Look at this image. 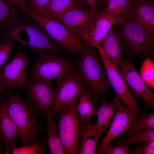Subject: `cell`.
Masks as SVG:
<instances>
[{"label":"cell","instance_id":"obj_26","mask_svg":"<svg viewBox=\"0 0 154 154\" xmlns=\"http://www.w3.org/2000/svg\"><path fill=\"white\" fill-rule=\"evenodd\" d=\"M138 122L133 124L127 131L119 135L118 139L123 137L135 132L140 131L154 128V111L145 115L139 116Z\"/></svg>","mask_w":154,"mask_h":154},{"label":"cell","instance_id":"obj_27","mask_svg":"<svg viewBox=\"0 0 154 154\" xmlns=\"http://www.w3.org/2000/svg\"><path fill=\"white\" fill-rule=\"evenodd\" d=\"M46 137L37 140L26 146L17 147L11 153L13 154H44Z\"/></svg>","mask_w":154,"mask_h":154},{"label":"cell","instance_id":"obj_28","mask_svg":"<svg viewBox=\"0 0 154 154\" xmlns=\"http://www.w3.org/2000/svg\"><path fill=\"white\" fill-rule=\"evenodd\" d=\"M123 138L121 141L129 145L140 142L154 141V128L136 132Z\"/></svg>","mask_w":154,"mask_h":154},{"label":"cell","instance_id":"obj_1","mask_svg":"<svg viewBox=\"0 0 154 154\" xmlns=\"http://www.w3.org/2000/svg\"><path fill=\"white\" fill-rule=\"evenodd\" d=\"M11 90L5 93L7 110L19 131L21 146H27L38 139V133H45L46 130H44L40 124V116L28 100Z\"/></svg>","mask_w":154,"mask_h":154},{"label":"cell","instance_id":"obj_36","mask_svg":"<svg viewBox=\"0 0 154 154\" xmlns=\"http://www.w3.org/2000/svg\"><path fill=\"white\" fill-rule=\"evenodd\" d=\"M10 85L5 83H0V95L5 93L8 90L13 89Z\"/></svg>","mask_w":154,"mask_h":154},{"label":"cell","instance_id":"obj_4","mask_svg":"<svg viewBox=\"0 0 154 154\" xmlns=\"http://www.w3.org/2000/svg\"><path fill=\"white\" fill-rule=\"evenodd\" d=\"M115 28L121 40L123 52L133 55L146 54L153 49L154 36L128 13Z\"/></svg>","mask_w":154,"mask_h":154},{"label":"cell","instance_id":"obj_41","mask_svg":"<svg viewBox=\"0 0 154 154\" xmlns=\"http://www.w3.org/2000/svg\"><path fill=\"white\" fill-rule=\"evenodd\" d=\"M29 0H26V3H27L28 1H29Z\"/></svg>","mask_w":154,"mask_h":154},{"label":"cell","instance_id":"obj_22","mask_svg":"<svg viewBox=\"0 0 154 154\" xmlns=\"http://www.w3.org/2000/svg\"><path fill=\"white\" fill-rule=\"evenodd\" d=\"M78 0H51L40 14L42 16L56 19L68 11L80 7Z\"/></svg>","mask_w":154,"mask_h":154},{"label":"cell","instance_id":"obj_37","mask_svg":"<svg viewBox=\"0 0 154 154\" xmlns=\"http://www.w3.org/2000/svg\"><path fill=\"white\" fill-rule=\"evenodd\" d=\"M6 40L1 33L0 34V46L4 43Z\"/></svg>","mask_w":154,"mask_h":154},{"label":"cell","instance_id":"obj_15","mask_svg":"<svg viewBox=\"0 0 154 154\" xmlns=\"http://www.w3.org/2000/svg\"><path fill=\"white\" fill-rule=\"evenodd\" d=\"M7 98L0 100V141L5 147V154H9L17 147L16 139L20 137L19 130L9 115Z\"/></svg>","mask_w":154,"mask_h":154},{"label":"cell","instance_id":"obj_23","mask_svg":"<svg viewBox=\"0 0 154 154\" xmlns=\"http://www.w3.org/2000/svg\"><path fill=\"white\" fill-rule=\"evenodd\" d=\"M120 102L113 100L112 102H108L104 100L100 102V107L96 110L97 120L95 124V127L98 130L104 131L110 126L112 118Z\"/></svg>","mask_w":154,"mask_h":154},{"label":"cell","instance_id":"obj_5","mask_svg":"<svg viewBox=\"0 0 154 154\" xmlns=\"http://www.w3.org/2000/svg\"><path fill=\"white\" fill-rule=\"evenodd\" d=\"M55 53L47 51L35 53L34 64L27 74V80H54L56 84L74 71L73 65L70 60Z\"/></svg>","mask_w":154,"mask_h":154},{"label":"cell","instance_id":"obj_20","mask_svg":"<svg viewBox=\"0 0 154 154\" xmlns=\"http://www.w3.org/2000/svg\"><path fill=\"white\" fill-rule=\"evenodd\" d=\"M17 6L6 0H0V31L3 33L16 27L20 19Z\"/></svg>","mask_w":154,"mask_h":154},{"label":"cell","instance_id":"obj_6","mask_svg":"<svg viewBox=\"0 0 154 154\" xmlns=\"http://www.w3.org/2000/svg\"><path fill=\"white\" fill-rule=\"evenodd\" d=\"M77 105L76 101L62 108L56 114V128L65 154H77L80 145L82 123L78 115Z\"/></svg>","mask_w":154,"mask_h":154},{"label":"cell","instance_id":"obj_18","mask_svg":"<svg viewBox=\"0 0 154 154\" xmlns=\"http://www.w3.org/2000/svg\"><path fill=\"white\" fill-rule=\"evenodd\" d=\"M95 124L90 121L82 124V137L77 154H95L98 140L104 131L98 130Z\"/></svg>","mask_w":154,"mask_h":154},{"label":"cell","instance_id":"obj_32","mask_svg":"<svg viewBox=\"0 0 154 154\" xmlns=\"http://www.w3.org/2000/svg\"><path fill=\"white\" fill-rule=\"evenodd\" d=\"M12 39H8L0 46V68L5 63L11 51L15 46Z\"/></svg>","mask_w":154,"mask_h":154},{"label":"cell","instance_id":"obj_19","mask_svg":"<svg viewBox=\"0 0 154 154\" xmlns=\"http://www.w3.org/2000/svg\"><path fill=\"white\" fill-rule=\"evenodd\" d=\"M77 106L80 120L82 124L90 121L92 115L96 114L97 106L88 87L84 83Z\"/></svg>","mask_w":154,"mask_h":154},{"label":"cell","instance_id":"obj_34","mask_svg":"<svg viewBox=\"0 0 154 154\" xmlns=\"http://www.w3.org/2000/svg\"><path fill=\"white\" fill-rule=\"evenodd\" d=\"M90 8V11L94 14L99 13V8L97 0H84Z\"/></svg>","mask_w":154,"mask_h":154},{"label":"cell","instance_id":"obj_14","mask_svg":"<svg viewBox=\"0 0 154 154\" xmlns=\"http://www.w3.org/2000/svg\"><path fill=\"white\" fill-rule=\"evenodd\" d=\"M116 109L110 129L103 138L95 154H100L114 139L127 131L131 126L137 123L139 120V116L132 114L125 105L120 101Z\"/></svg>","mask_w":154,"mask_h":154},{"label":"cell","instance_id":"obj_3","mask_svg":"<svg viewBox=\"0 0 154 154\" xmlns=\"http://www.w3.org/2000/svg\"><path fill=\"white\" fill-rule=\"evenodd\" d=\"M90 47L84 45L80 53L81 57L78 63L77 73L87 86L98 106V101L105 100L111 85L103 73L96 54Z\"/></svg>","mask_w":154,"mask_h":154},{"label":"cell","instance_id":"obj_30","mask_svg":"<svg viewBox=\"0 0 154 154\" xmlns=\"http://www.w3.org/2000/svg\"><path fill=\"white\" fill-rule=\"evenodd\" d=\"M130 150L129 145L121 141L116 146L110 144L100 154H130Z\"/></svg>","mask_w":154,"mask_h":154},{"label":"cell","instance_id":"obj_16","mask_svg":"<svg viewBox=\"0 0 154 154\" xmlns=\"http://www.w3.org/2000/svg\"><path fill=\"white\" fill-rule=\"evenodd\" d=\"M96 47L117 67L123 52V48L115 28H111Z\"/></svg>","mask_w":154,"mask_h":154},{"label":"cell","instance_id":"obj_8","mask_svg":"<svg viewBox=\"0 0 154 154\" xmlns=\"http://www.w3.org/2000/svg\"><path fill=\"white\" fill-rule=\"evenodd\" d=\"M117 23L116 20L102 11L71 32L83 44L97 47L112 25Z\"/></svg>","mask_w":154,"mask_h":154},{"label":"cell","instance_id":"obj_29","mask_svg":"<svg viewBox=\"0 0 154 154\" xmlns=\"http://www.w3.org/2000/svg\"><path fill=\"white\" fill-rule=\"evenodd\" d=\"M140 75L149 87L154 88V62L150 57L143 62L140 69Z\"/></svg>","mask_w":154,"mask_h":154},{"label":"cell","instance_id":"obj_21","mask_svg":"<svg viewBox=\"0 0 154 154\" xmlns=\"http://www.w3.org/2000/svg\"><path fill=\"white\" fill-rule=\"evenodd\" d=\"M94 14L90 10L77 7L68 11L56 19L71 31L79 27Z\"/></svg>","mask_w":154,"mask_h":154},{"label":"cell","instance_id":"obj_39","mask_svg":"<svg viewBox=\"0 0 154 154\" xmlns=\"http://www.w3.org/2000/svg\"><path fill=\"white\" fill-rule=\"evenodd\" d=\"M80 5H84L86 3L84 0H78Z\"/></svg>","mask_w":154,"mask_h":154},{"label":"cell","instance_id":"obj_9","mask_svg":"<svg viewBox=\"0 0 154 154\" xmlns=\"http://www.w3.org/2000/svg\"><path fill=\"white\" fill-rule=\"evenodd\" d=\"M117 69L125 84L136 97L142 99L146 109H154V94L142 78L132 62L121 58Z\"/></svg>","mask_w":154,"mask_h":154},{"label":"cell","instance_id":"obj_2","mask_svg":"<svg viewBox=\"0 0 154 154\" xmlns=\"http://www.w3.org/2000/svg\"><path fill=\"white\" fill-rule=\"evenodd\" d=\"M42 28L33 18V21L20 19L16 27L1 33L6 40H15L35 53L41 51L56 53L59 49V46L49 38Z\"/></svg>","mask_w":154,"mask_h":154},{"label":"cell","instance_id":"obj_40","mask_svg":"<svg viewBox=\"0 0 154 154\" xmlns=\"http://www.w3.org/2000/svg\"><path fill=\"white\" fill-rule=\"evenodd\" d=\"M0 146L1 147H2V146H3V144L1 143V142L0 141Z\"/></svg>","mask_w":154,"mask_h":154},{"label":"cell","instance_id":"obj_38","mask_svg":"<svg viewBox=\"0 0 154 154\" xmlns=\"http://www.w3.org/2000/svg\"><path fill=\"white\" fill-rule=\"evenodd\" d=\"M108 0H97L98 2L101 5L103 4L106 2Z\"/></svg>","mask_w":154,"mask_h":154},{"label":"cell","instance_id":"obj_33","mask_svg":"<svg viewBox=\"0 0 154 154\" xmlns=\"http://www.w3.org/2000/svg\"><path fill=\"white\" fill-rule=\"evenodd\" d=\"M51 0H29L27 3L28 8L40 14Z\"/></svg>","mask_w":154,"mask_h":154},{"label":"cell","instance_id":"obj_24","mask_svg":"<svg viewBox=\"0 0 154 154\" xmlns=\"http://www.w3.org/2000/svg\"><path fill=\"white\" fill-rule=\"evenodd\" d=\"M133 0H108L107 5L102 11L116 20L118 23L122 22L130 11Z\"/></svg>","mask_w":154,"mask_h":154},{"label":"cell","instance_id":"obj_10","mask_svg":"<svg viewBox=\"0 0 154 154\" xmlns=\"http://www.w3.org/2000/svg\"><path fill=\"white\" fill-rule=\"evenodd\" d=\"M31 60L26 50L19 49L0 68V83L8 84L13 88H25L28 82L26 70Z\"/></svg>","mask_w":154,"mask_h":154},{"label":"cell","instance_id":"obj_31","mask_svg":"<svg viewBox=\"0 0 154 154\" xmlns=\"http://www.w3.org/2000/svg\"><path fill=\"white\" fill-rule=\"evenodd\" d=\"M154 154V141L143 142L136 144L131 149L130 154Z\"/></svg>","mask_w":154,"mask_h":154},{"label":"cell","instance_id":"obj_25","mask_svg":"<svg viewBox=\"0 0 154 154\" xmlns=\"http://www.w3.org/2000/svg\"><path fill=\"white\" fill-rule=\"evenodd\" d=\"M45 119L47 123L46 132L47 134L46 144L51 154H65V151L59 135L56 132L55 122L51 115L47 116Z\"/></svg>","mask_w":154,"mask_h":154},{"label":"cell","instance_id":"obj_13","mask_svg":"<svg viewBox=\"0 0 154 154\" xmlns=\"http://www.w3.org/2000/svg\"><path fill=\"white\" fill-rule=\"evenodd\" d=\"M83 82L74 71L56 84L50 114L53 116L66 106L77 101Z\"/></svg>","mask_w":154,"mask_h":154},{"label":"cell","instance_id":"obj_11","mask_svg":"<svg viewBox=\"0 0 154 154\" xmlns=\"http://www.w3.org/2000/svg\"><path fill=\"white\" fill-rule=\"evenodd\" d=\"M51 82L38 79L28 80L25 88L27 100L36 112L45 119L51 115L54 98L55 89Z\"/></svg>","mask_w":154,"mask_h":154},{"label":"cell","instance_id":"obj_17","mask_svg":"<svg viewBox=\"0 0 154 154\" xmlns=\"http://www.w3.org/2000/svg\"><path fill=\"white\" fill-rule=\"evenodd\" d=\"M154 36V3L151 0H134L129 13Z\"/></svg>","mask_w":154,"mask_h":154},{"label":"cell","instance_id":"obj_7","mask_svg":"<svg viewBox=\"0 0 154 154\" xmlns=\"http://www.w3.org/2000/svg\"><path fill=\"white\" fill-rule=\"evenodd\" d=\"M21 11L37 21L50 39L54 40L70 52H81L84 44L66 26L58 20L44 17L28 8Z\"/></svg>","mask_w":154,"mask_h":154},{"label":"cell","instance_id":"obj_42","mask_svg":"<svg viewBox=\"0 0 154 154\" xmlns=\"http://www.w3.org/2000/svg\"><path fill=\"white\" fill-rule=\"evenodd\" d=\"M151 0L153 1H154V0Z\"/></svg>","mask_w":154,"mask_h":154},{"label":"cell","instance_id":"obj_12","mask_svg":"<svg viewBox=\"0 0 154 154\" xmlns=\"http://www.w3.org/2000/svg\"><path fill=\"white\" fill-rule=\"evenodd\" d=\"M98 50L108 80L116 95L113 100L121 101L132 114L139 116L141 112L139 104L120 76L117 67L105 56L101 50Z\"/></svg>","mask_w":154,"mask_h":154},{"label":"cell","instance_id":"obj_35","mask_svg":"<svg viewBox=\"0 0 154 154\" xmlns=\"http://www.w3.org/2000/svg\"><path fill=\"white\" fill-rule=\"evenodd\" d=\"M10 5H15L22 10L28 8L26 0H6Z\"/></svg>","mask_w":154,"mask_h":154}]
</instances>
